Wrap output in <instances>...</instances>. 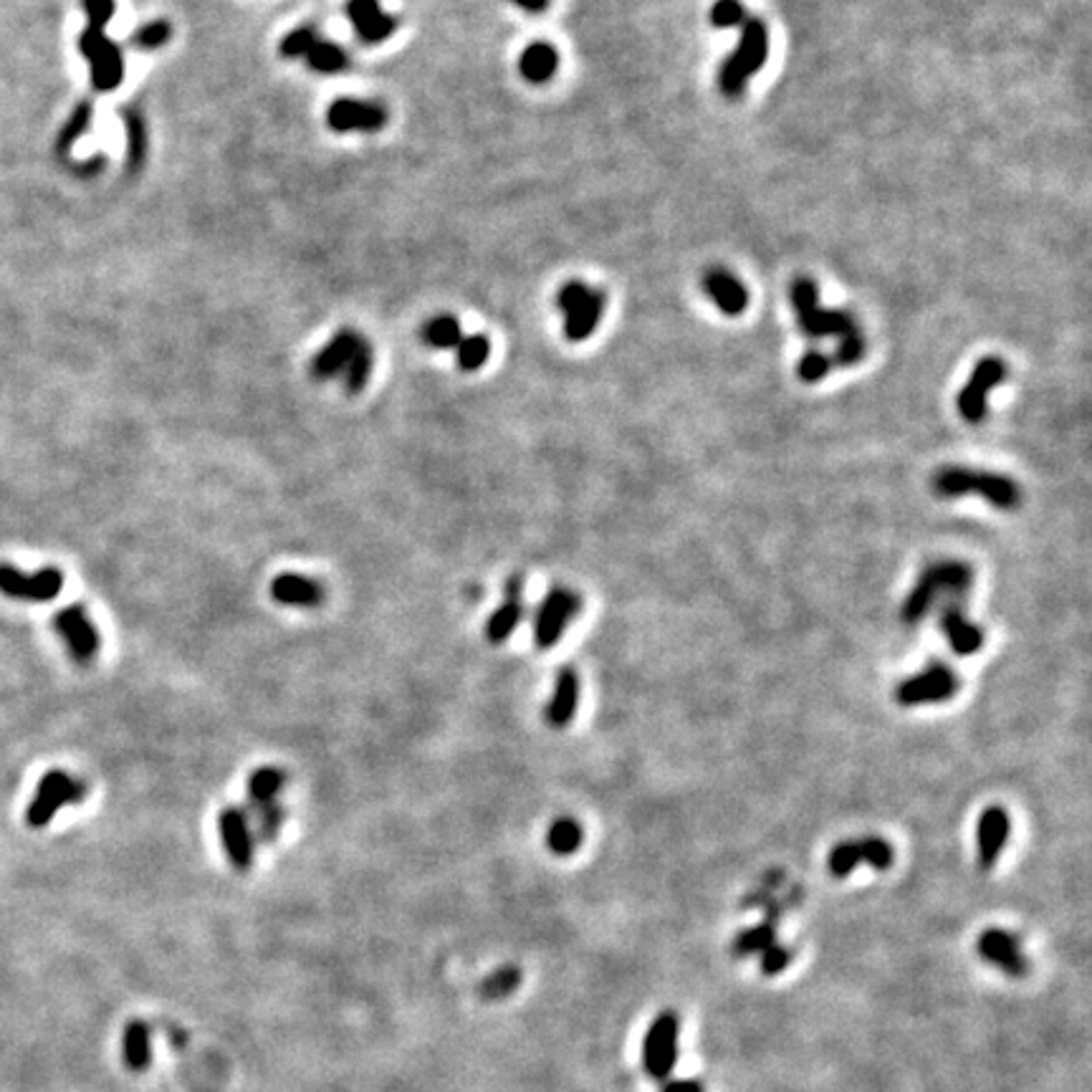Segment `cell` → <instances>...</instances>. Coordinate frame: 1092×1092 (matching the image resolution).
I'll return each instance as SVG.
<instances>
[{
  "instance_id": "cell-19",
  "label": "cell",
  "mask_w": 1092,
  "mask_h": 1092,
  "mask_svg": "<svg viewBox=\"0 0 1092 1092\" xmlns=\"http://www.w3.org/2000/svg\"><path fill=\"white\" fill-rule=\"evenodd\" d=\"M345 13L357 38L367 46L385 44L398 31V19L382 10L380 0H347Z\"/></svg>"
},
{
  "instance_id": "cell-37",
  "label": "cell",
  "mask_w": 1092,
  "mask_h": 1092,
  "mask_svg": "<svg viewBox=\"0 0 1092 1092\" xmlns=\"http://www.w3.org/2000/svg\"><path fill=\"white\" fill-rule=\"evenodd\" d=\"M125 117V130H127V153H130V170H139V165L144 162V153H147V130H144V119L139 117L132 109L121 112Z\"/></svg>"
},
{
  "instance_id": "cell-5",
  "label": "cell",
  "mask_w": 1092,
  "mask_h": 1092,
  "mask_svg": "<svg viewBox=\"0 0 1092 1092\" xmlns=\"http://www.w3.org/2000/svg\"><path fill=\"white\" fill-rule=\"evenodd\" d=\"M789 299H792L794 313L801 334L807 339H824V336H850L859 332L857 319L845 309H824L819 304V289L812 278L799 276L789 286Z\"/></svg>"
},
{
  "instance_id": "cell-40",
  "label": "cell",
  "mask_w": 1092,
  "mask_h": 1092,
  "mask_svg": "<svg viewBox=\"0 0 1092 1092\" xmlns=\"http://www.w3.org/2000/svg\"><path fill=\"white\" fill-rule=\"evenodd\" d=\"M859 847H863V863H868L870 868L878 870V873H882V870L893 868V863H896V852H893V845L888 840L878 838V835H870V838H859Z\"/></svg>"
},
{
  "instance_id": "cell-18",
  "label": "cell",
  "mask_w": 1092,
  "mask_h": 1092,
  "mask_svg": "<svg viewBox=\"0 0 1092 1092\" xmlns=\"http://www.w3.org/2000/svg\"><path fill=\"white\" fill-rule=\"evenodd\" d=\"M1009 832H1012V819L1002 804H991L981 812L976 822V855H979L981 870H991L999 863Z\"/></svg>"
},
{
  "instance_id": "cell-21",
  "label": "cell",
  "mask_w": 1092,
  "mask_h": 1092,
  "mask_svg": "<svg viewBox=\"0 0 1092 1092\" xmlns=\"http://www.w3.org/2000/svg\"><path fill=\"white\" fill-rule=\"evenodd\" d=\"M271 597L278 605L286 607H304L313 609L327 600V590L317 579L304 577V574H278L271 582Z\"/></svg>"
},
{
  "instance_id": "cell-16",
  "label": "cell",
  "mask_w": 1092,
  "mask_h": 1092,
  "mask_svg": "<svg viewBox=\"0 0 1092 1092\" xmlns=\"http://www.w3.org/2000/svg\"><path fill=\"white\" fill-rule=\"evenodd\" d=\"M976 951L986 963H991L1012 979H1025L1030 974V958L1021 951L1019 936L1004 931V928H986L976 940Z\"/></svg>"
},
{
  "instance_id": "cell-20",
  "label": "cell",
  "mask_w": 1092,
  "mask_h": 1092,
  "mask_svg": "<svg viewBox=\"0 0 1092 1092\" xmlns=\"http://www.w3.org/2000/svg\"><path fill=\"white\" fill-rule=\"evenodd\" d=\"M362 339L364 336L352 332V329H342V332H336L332 339H329L327 345L317 352V357H313V362H311L313 380L324 382V380H334V377H342V372H345L347 364H350L352 354L357 352L359 342Z\"/></svg>"
},
{
  "instance_id": "cell-2",
  "label": "cell",
  "mask_w": 1092,
  "mask_h": 1092,
  "mask_svg": "<svg viewBox=\"0 0 1092 1092\" xmlns=\"http://www.w3.org/2000/svg\"><path fill=\"white\" fill-rule=\"evenodd\" d=\"M974 584V569L966 562L958 559H940L928 565L921 572V577L916 579L913 590L905 597L903 607H900V618L903 623L913 625L921 623L928 612H931L933 602L940 595H966Z\"/></svg>"
},
{
  "instance_id": "cell-8",
  "label": "cell",
  "mask_w": 1092,
  "mask_h": 1092,
  "mask_svg": "<svg viewBox=\"0 0 1092 1092\" xmlns=\"http://www.w3.org/2000/svg\"><path fill=\"white\" fill-rule=\"evenodd\" d=\"M678 1034H681V1019L673 1009H665L650 1021L643 1039V1070L648 1072L650 1080L665 1083L676 1070Z\"/></svg>"
},
{
  "instance_id": "cell-43",
  "label": "cell",
  "mask_w": 1092,
  "mask_h": 1092,
  "mask_svg": "<svg viewBox=\"0 0 1092 1092\" xmlns=\"http://www.w3.org/2000/svg\"><path fill=\"white\" fill-rule=\"evenodd\" d=\"M759 968L764 976H780L794 961V949L784 944H771L764 954H759Z\"/></svg>"
},
{
  "instance_id": "cell-28",
  "label": "cell",
  "mask_w": 1092,
  "mask_h": 1092,
  "mask_svg": "<svg viewBox=\"0 0 1092 1092\" xmlns=\"http://www.w3.org/2000/svg\"><path fill=\"white\" fill-rule=\"evenodd\" d=\"M304 61L313 74H324V77L342 74L352 66L350 51H347L345 46L334 44V40H329L324 36L311 46L309 54L304 56Z\"/></svg>"
},
{
  "instance_id": "cell-24",
  "label": "cell",
  "mask_w": 1092,
  "mask_h": 1092,
  "mask_svg": "<svg viewBox=\"0 0 1092 1092\" xmlns=\"http://www.w3.org/2000/svg\"><path fill=\"white\" fill-rule=\"evenodd\" d=\"M521 618H524V600H521V577H511L503 590V602L496 612L488 618L486 623V637L488 643L501 645L507 643L514 630L519 627Z\"/></svg>"
},
{
  "instance_id": "cell-47",
  "label": "cell",
  "mask_w": 1092,
  "mask_h": 1092,
  "mask_svg": "<svg viewBox=\"0 0 1092 1092\" xmlns=\"http://www.w3.org/2000/svg\"><path fill=\"white\" fill-rule=\"evenodd\" d=\"M104 165H107V157L94 155V157H89V160H81L79 165H74V172L81 178H91V175H97V172H102Z\"/></svg>"
},
{
  "instance_id": "cell-12",
  "label": "cell",
  "mask_w": 1092,
  "mask_h": 1092,
  "mask_svg": "<svg viewBox=\"0 0 1092 1092\" xmlns=\"http://www.w3.org/2000/svg\"><path fill=\"white\" fill-rule=\"evenodd\" d=\"M1004 377H1007V364H1004L1002 357L979 359L972 372V377H968L966 385H963L961 392H958V400H956L958 415H961L966 422H972V426L984 420L986 410H989V405H986L989 392L997 390V387L1002 385Z\"/></svg>"
},
{
  "instance_id": "cell-44",
  "label": "cell",
  "mask_w": 1092,
  "mask_h": 1092,
  "mask_svg": "<svg viewBox=\"0 0 1092 1092\" xmlns=\"http://www.w3.org/2000/svg\"><path fill=\"white\" fill-rule=\"evenodd\" d=\"M865 350H868V345H865L863 332L842 336L838 350H835L832 362L840 364V367H855L859 359L865 357Z\"/></svg>"
},
{
  "instance_id": "cell-13",
  "label": "cell",
  "mask_w": 1092,
  "mask_h": 1092,
  "mask_svg": "<svg viewBox=\"0 0 1092 1092\" xmlns=\"http://www.w3.org/2000/svg\"><path fill=\"white\" fill-rule=\"evenodd\" d=\"M63 572L59 567H44L38 572H21L13 565H0V592L13 600L51 602L61 595Z\"/></svg>"
},
{
  "instance_id": "cell-10",
  "label": "cell",
  "mask_w": 1092,
  "mask_h": 1092,
  "mask_svg": "<svg viewBox=\"0 0 1092 1092\" xmlns=\"http://www.w3.org/2000/svg\"><path fill=\"white\" fill-rule=\"evenodd\" d=\"M961 681L946 663H931L923 667L916 676L905 678L893 690V699L898 706L913 708L926 706V703H944L956 699Z\"/></svg>"
},
{
  "instance_id": "cell-7",
  "label": "cell",
  "mask_w": 1092,
  "mask_h": 1092,
  "mask_svg": "<svg viewBox=\"0 0 1092 1092\" xmlns=\"http://www.w3.org/2000/svg\"><path fill=\"white\" fill-rule=\"evenodd\" d=\"M79 54L89 61L91 72V86L94 91H114L125 81V51L117 40L107 36V28H94L86 26L79 33Z\"/></svg>"
},
{
  "instance_id": "cell-3",
  "label": "cell",
  "mask_w": 1092,
  "mask_h": 1092,
  "mask_svg": "<svg viewBox=\"0 0 1092 1092\" xmlns=\"http://www.w3.org/2000/svg\"><path fill=\"white\" fill-rule=\"evenodd\" d=\"M286 787V771L278 766H261L248 776L246 815L251 819L255 842H273L286 822V810L278 801Z\"/></svg>"
},
{
  "instance_id": "cell-22",
  "label": "cell",
  "mask_w": 1092,
  "mask_h": 1092,
  "mask_svg": "<svg viewBox=\"0 0 1092 1092\" xmlns=\"http://www.w3.org/2000/svg\"><path fill=\"white\" fill-rule=\"evenodd\" d=\"M703 292L713 299V304L726 317H741L748 306V292L739 276L726 269H711L703 273Z\"/></svg>"
},
{
  "instance_id": "cell-39",
  "label": "cell",
  "mask_w": 1092,
  "mask_h": 1092,
  "mask_svg": "<svg viewBox=\"0 0 1092 1092\" xmlns=\"http://www.w3.org/2000/svg\"><path fill=\"white\" fill-rule=\"evenodd\" d=\"M170 38H172L170 23H167L165 19H157V21L144 23V26H139L137 31L132 33L130 44H132V49H137V51H155V49H162V46H165Z\"/></svg>"
},
{
  "instance_id": "cell-36",
  "label": "cell",
  "mask_w": 1092,
  "mask_h": 1092,
  "mask_svg": "<svg viewBox=\"0 0 1092 1092\" xmlns=\"http://www.w3.org/2000/svg\"><path fill=\"white\" fill-rule=\"evenodd\" d=\"M458 367L463 372H475L481 370L491 357V339L486 334H470L463 336L461 345L456 347Z\"/></svg>"
},
{
  "instance_id": "cell-41",
  "label": "cell",
  "mask_w": 1092,
  "mask_h": 1092,
  "mask_svg": "<svg viewBox=\"0 0 1092 1092\" xmlns=\"http://www.w3.org/2000/svg\"><path fill=\"white\" fill-rule=\"evenodd\" d=\"M835 367L832 357L819 350H810L804 354V357L799 359L797 364V375L801 382H807V385H815V382H822L824 377L829 375Z\"/></svg>"
},
{
  "instance_id": "cell-38",
  "label": "cell",
  "mask_w": 1092,
  "mask_h": 1092,
  "mask_svg": "<svg viewBox=\"0 0 1092 1092\" xmlns=\"http://www.w3.org/2000/svg\"><path fill=\"white\" fill-rule=\"evenodd\" d=\"M319 38H322L319 28L313 26V23H306V26L294 28V31H289L286 36L281 38V44H278V54H281L283 59H304Z\"/></svg>"
},
{
  "instance_id": "cell-29",
  "label": "cell",
  "mask_w": 1092,
  "mask_h": 1092,
  "mask_svg": "<svg viewBox=\"0 0 1092 1092\" xmlns=\"http://www.w3.org/2000/svg\"><path fill=\"white\" fill-rule=\"evenodd\" d=\"M584 842V829L577 819L572 817H559L549 824L546 829V847H549L551 855L556 857H569L582 847Z\"/></svg>"
},
{
  "instance_id": "cell-42",
  "label": "cell",
  "mask_w": 1092,
  "mask_h": 1092,
  "mask_svg": "<svg viewBox=\"0 0 1092 1092\" xmlns=\"http://www.w3.org/2000/svg\"><path fill=\"white\" fill-rule=\"evenodd\" d=\"M748 13L741 0H716L711 8V23L716 28H741Z\"/></svg>"
},
{
  "instance_id": "cell-34",
  "label": "cell",
  "mask_w": 1092,
  "mask_h": 1092,
  "mask_svg": "<svg viewBox=\"0 0 1092 1092\" xmlns=\"http://www.w3.org/2000/svg\"><path fill=\"white\" fill-rule=\"evenodd\" d=\"M372 370H375V352H372V345L367 339L359 342L357 352L352 354L350 364H347L345 372H342V382H345V390L350 394H357L362 392L364 387H367L370 377H372Z\"/></svg>"
},
{
  "instance_id": "cell-9",
  "label": "cell",
  "mask_w": 1092,
  "mask_h": 1092,
  "mask_svg": "<svg viewBox=\"0 0 1092 1092\" xmlns=\"http://www.w3.org/2000/svg\"><path fill=\"white\" fill-rule=\"evenodd\" d=\"M86 799V784L74 780L72 774L61 769H51L40 776L36 794H33L31 804H28L26 819L31 827H46L56 815H59L61 807L66 804H79Z\"/></svg>"
},
{
  "instance_id": "cell-26",
  "label": "cell",
  "mask_w": 1092,
  "mask_h": 1092,
  "mask_svg": "<svg viewBox=\"0 0 1092 1092\" xmlns=\"http://www.w3.org/2000/svg\"><path fill=\"white\" fill-rule=\"evenodd\" d=\"M121 1060L132 1072H144L153 1062V1027L142 1019H130L121 1030Z\"/></svg>"
},
{
  "instance_id": "cell-33",
  "label": "cell",
  "mask_w": 1092,
  "mask_h": 1092,
  "mask_svg": "<svg viewBox=\"0 0 1092 1092\" xmlns=\"http://www.w3.org/2000/svg\"><path fill=\"white\" fill-rule=\"evenodd\" d=\"M521 981H524V972H521L516 963H507V966H498L496 972L488 974L486 979L481 981L479 997L486 999V1002H501V999L511 997L519 989Z\"/></svg>"
},
{
  "instance_id": "cell-14",
  "label": "cell",
  "mask_w": 1092,
  "mask_h": 1092,
  "mask_svg": "<svg viewBox=\"0 0 1092 1092\" xmlns=\"http://www.w3.org/2000/svg\"><path fill=\"white\" fill-rule=\"evenodd\" d=\"M218 835L225 857L238 873H248L255 855V835L246 810L238 804H228L218 815Z\"/></svg>"
},
{
  "instance_id": "cell-46",
  "label": "cell",
  "mask_w": 1092,
  "mask_h": 1092,
  "mask_svg": "<svg viewBox=\"0 0 1092 1092\" xmlns=\"http://www.w3.org/2000/svg\"><path fill=\"white\" fill-rule=\"evenodd\" d=\"M81 8H84L89 26L94 28H107V23L114 16V0H81Z\"/></svg>"
},
{
  "instance_id": "cell-31",
  "label": "cell",
  "mask_w": 1092,
  "mask_h": 1092,
  "mask_svg": "<svg viewBox=\"0 0 1092 1092\" xmlns=\"http://www.w3.org/2000/svg\"><path fill=\"white\" fill-rule=\"evenodd\" d=\"M91 119H94V107H91L89 99H81L74 107V112L69 114V119L63 121L59 135H56V155L69 157L74 144L91 130Z\"/></svg>"
},
{
  "instance_id": "cell-30",
  "label": "cell",
  "mask_w": 1092,
  "mask_h": 1092,
  "mask_svg": "<svg viewBox=\"0 0 1092 1092\" xmlns=\"http://www.w3.org/2000/svg\"><path fill=\"white\" fill-rule=\"evenodd\" d=\"M771 944H776V923L774 921H761L757 926L743 928L731 940V956L734 958H748L754 954H764Z\"/></svg>"
},
{
  "instance_id": "cell-45",
  "label": "cell",
  "mask_w": 1092,
  "mask_h": 1092,
  "mask_svg": "<svg viewBox=\"0 0 1092 1092\" xmlns=\"http://www.w3.org/2000/svg\"><path fill=\"white\" fill-rule=\"evenodd\" d=\"M782 882H784V873H782V870H771V873H766L764 878H761V885L757 888V891H752L746 898L741 900V908H754V905H766L771 898H774L776 888H780Z\"/></svg>"
},
{
  "instance_id": "cell-6",
  "label": "cell",
  "mask_w": 1092,
  "mask_h": 1092,
  "mask_svg": "<svg viewBox=\"0 0 1092 1092\" xmlns=\"http://www.w3.org/2000/svg\"><path fill=\"white\" fill-rule=\"evenodd\" d=\"M607 296L600 289L586 286L584 281H567L556 294V309L565 317V336L569 342H584L595 334Z\"/></svg>"
},
{
  "instance_id": "cell-49",
  "label": "cell",
  "mask_w": 1092,
  "mask_h": 1092,
  "mask_svg": "<svg viewBox=\"0 0 1092 1092\" xmlns=\"http://www.w3.org/2000/svg\"><path fill=\"white\" fill-rule=\"evenodd\" d=\"M514 5H519L521 10H526V13H544L546 8H549L551 0H511Z\"/></svg>"
},
{
  "instance_id": "cell-17",
  "label": "cell",
  "mask_w": 1092,
  "mask_h": 1092,
  "mask_svg": "<svg viewBox=\"0 0 1092 1092\" xmlns=\"http://www.w3.org/2000/svg\"><path fill=\"white\" fill-rule=\"evenodd\" d=\"M54 625L77 663H89V660L97 658L102 640H99L97 627L91 623L84 605H69L59 609L54 618Z\"/></svg>"
},
{
  "instance_id": "cell-15",
  "label": "cell",
  "mask_w": 1092,
  "mask_h": 1092,
  "mask_svg": "<svg viewBox=\"0 0 1092 1092\" xmlns=\"http://www.w3.org/2000/svg\"><path fill=\"white\" fill-rule=\"evenodd\" d=\"M327 125L329 130L339 132V135H350V132L372 135V132H380L387 125V109L375 99L339 97L329 104Z\"/></svg>"
},
{
  "instance_id": "cell-11",
  "label": "cell",
  "mask_w": 1092,
  "mask_h": 1092,
  "mask_svg": "<svg viewBox=\"0 0 1092 1092\" xmlns=\"http://www.w3.org/2000/svg\"><path fill=\"white\" fill-rule=\"evenodd\" d=\"M579 612H582V597H579L577 592L567 590V586H554V590L546 592L542 607H539L537 612V623H534V640H537V648H554L567 632L569 623H572Z\"/></svg>"
},
{
  "instance_id": "cell-32",
  "label": "cell",
  "mask_w": 1092,
  "mask_h": 1092,
  "mask_svg": "<svg viewBox=\"0 0 1092 1092\" xmlns=\"http://www.w3.org/2000/svg\"><path fill=\"white\" fill-rule=\"evenodd\" d=\"M420 336L433 350H456L463 339V327L453 313H438V317L428 319Z\"/></svg>"
},
{
  "instance_id": "cell-4",
  "label": "cell",
  "mask_w": 1092,
  "mask_h": 1092,
  "mask_svg": "<svg viewBox=\"0 0 1092 1092\" xmlns=\"http://www.w3.org/2000/svg\"><path fill=\"white\" fill-rule=\"evenodd\" d=\"M766 56H769V28L761 19L748 16L741 26L739 46L734 49V54H729V59L721 63V72H718L721 94L726 99H739L746 91L748 81L761 72Z\"/></svg>"
},
{
  "instance_id": "cell-25",
  "label": "cell",
  "mask_w": 1092,
  "mask_h": 1092,
  "mask_svg": "<svg viewBox=\"0 0 1092 1092\" xmlns=\"http://www.w3.org/2000/svg\"><path fill=\"white\" fill-rule=\"evenodd\" d=\"M938 625L944 637L949 640L951 650H954L956 655H961V658L976 655L984 648V632H981L979 625L972 623V620L963 615V609L946 607L944 612H940Z\"/></svg>"
},
{
  "instance_id": "cell-27",
  "label": "cell",
  "mask_w": 1092,
  "mask_h": 1092,
  "mask_svg": "<svg viewBox=\"0 0 1092 1092\" xmlns=\"http://www.w3.org/2000/svg\"><path fill=\"white\" fill-rule=\"evenodd\" d=\"M556 69H559V54L551 44L546 40H534L528 44L519 56V74L524 77L528 84H546V81L554 79Z\"/></svg>"
},
{
  "instance_id": "cell-1",
  "label": "cell",
  "mask_w": 1092,
  "mask_h": 1092,
  "mask_svg": "<svg viewBox=\"0 0 1092 1092\" xmlns=\"http://www.w3.org/2000/svg\"><path fill=\"white\" fill-rule=\"evenodd\" d=\"M933 493L940 498L979 496L999 511H1016L1021 507V488L1014 479L991 470L944 466L933 473Z\"/></svg>"
},
{
  "instance_id": "cell-35",
  "label": "cell",
  "mask_w": 1092,
  "mask_h": 1092,
  "mask_svg": "<svg viewBox=\"0 0 1092 1092\" xmlns=\"http://www.w3.org/2000/svg\"><path fill=\"white\" fill-rule=\"evenodd\" d=\"M863 863V847H859V838L857 840H842L838 842V845L829 850L827 855V873L832 875V878H850L852 873H855L857 865Z\"/></svg>"
},
{
  "instance_id": "cell-48",
  "label": "cell",
  "mask_w": 1092,
  "mask_h": 1092,
  "mask_svg": "<svg viewBox=\"0 0 1092 1092\" xmlns=\"http://www.w3.org/2000/svg\"><path fill=\"white\" fill-rule=\"evenodd\" d=\"M660 1092H706L699 1080H665Z\"/></svg>"
},
{
  "instance_id": "cell-23",
  "label": "cell",
  "mask_w": 1092,
  "mask_h": 1092,
  "mask_svg": "<svg viewBox=\"0 0 1092 1092\" xmlns=\"http://www.w3.org/2000/svg\"><path fill=\"white\" fill-rule=\"evenodd\" d=\"M579 706V676L572 665H565L556 676L554 693L551 701L546 703L544 718L546 724L554 726V729H565L574 721Z\"/></svg>"
}]
</instances>
